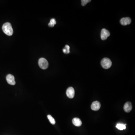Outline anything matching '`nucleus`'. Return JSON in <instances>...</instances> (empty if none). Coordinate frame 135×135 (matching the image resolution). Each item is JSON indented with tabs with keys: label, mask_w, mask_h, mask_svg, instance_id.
<instances>
[{
	"label": "nucleus",
	"mask_w": 135,
	"mask_h": 135,
	"mask_svg": "<svg viewBox=\"0 0 135 135\" xmlns=\"http://www.w3.org/2000/svg\"><path fill=\"white\" fill-rule=\"evenodd\" d=\"M2 30L4 33L8 36H11L13 33V30L11 24L10 23L7 22L3 24Z\"/></svg>",
	"instance_id": "nucleus-1"
},
{
	"label": "nucleus",
	"mask_w": 135,
	"mask_h": 135,
	"mask_svg": "<svg viewBox=\"0 0 135 135\" xmlns=\"http://www.w3.org/2000/svg\"><path fill=\"white\" fill-rule=\"evenodd\" d=\"M101 65L103 68L108 69L110 68L112 65V62L109 59L104 58L101 61Z\"/></svg>",
	"instance_id": "nucleus-2"
},
{
	"label": "nucleus",
	"mask_w": 135,
	"mask_h": 135,
	"mask_svg": "<svg viewBox=\"0 0 135 135\" xmlns=\"http://www.w3.org/2000/svg\"><path fill=\"white\" fill-rule=\"evenodd\" d=\"M39 66L43 70H46L49 66V63L47 60L44 58H41L39 59L38 61Z\"/></svg>",
	"instance_id": "nucleus-3"
},
{
	"label": "nucleus",
	"mask_w": 135,
	"mask_h": 135,
	"mask_svg": "<svg viewBox=\"0 0 135 135\" xmlns=\"http://www.w3.org/2000/svg\"><path fill=\"white\" fill-rule=\"evenodd\" d=\"M110 36V33L107 30L105 29H102L101 30V37L103 40H105L107 39V38Z\"/></svg>",
	"instance_id": "nucleus-4"
},
{
	"label": "nucleus",
	"mask_w": 135,
	"mask_h": 135,
	"mask_svg": "<svg viewBox=\"0 0 135 135\" xmlns=\"http://www.w3.org/2000/svg\"><path fill=\"white\" fill-rule=\"evenodd\" d=\"M6 80L8 84L11 85H14L16 84L15 78L12 74H8L6 77Z\"/></svg>",
	"instance_id": "nucleus-5"
},
{
	"label": "nucleus",
	"mask_w": 135,
	"mask_h": 135,
	"mask_svg": "<svg viewBox=\"0 0 135 135\" xmlns=\"http://www.w3.org/2000/svg\"><path fill=\"white\" fill-rule=\"evenodd\" d=\"M66 94L68 98H73L75 95V91L74 88L72 87L68 88L66 91Z\"/></svg>",
	"instance_id": "nucleus-6"
},
{
	"label": "nucleus",
	"mask_w": 135,
	"mask_h": 135,
	"mask_svg": "<svg viewBox=\"0 0 135 135\" xmlns=\"http://www.w3.org/2000/svg\"><path fill=\"white\" fill-rule=\"evenodd\" d=\"M101 104L99 101H95L93 102L91 106L92 110L94 111H98L101 107Z\"/></svg>",
	"instance_id": "nucleus-7"
},
{
	"label": "nucleus",
	"mask_w": 135,
	"mask_h": 135,
	"mask_svg": "<svg viewBox=\"0 0 135 135\" xmlns=\"http://www.w3.org/2000/svg\"><path fill=\"white\" fill-rule=\"evenodd\" d=\"M131 22V18L129 17L123 18L120 20V23L123 26H126L130 24Z\"/></svg>",
	"instance_id": "nucleus-8"
},
{
	"label": "nucleus",
	"mask_w": 135,
	"mask_h": 135,
	"mask_svg": "<svg viewBox=\"0 0 135 135\" xmlns=\"http://www.w3.org/2000/svg\"><path fill=\"white\" fill-rule=\"evenodd\" d=\"M124 111L126 113H129L132 109V105L130 102H127L125 104L123 107Z\"/></svg>",
	"instance_id": "nucleus-9"
},
{
	"label": "nucleus",
	"mask_w": 135,
	"mask_h": 135,
	"mask_svg": "<svg viewBox=\"0 0 135 135\" xmlns=\"http://www.w3.org/2000/svg\"><path fill=\"white\" fill-rule=\"evenodd\" d=\"M73 124L76 126H81L82 124V122L81 120L78 118H74L72 120Z\"/></svg>",
	"instance_id": "nucleus-10"
},
{
	"label": "nucleus",
	"mask_w": 135,
	"mask_h": 135,
	"mask_svg": "<svg viewBox=\"0 0 135 135\" xmlns=\"http://www.w3.org/2000/svg\"><path fill=\"white\" fill-rule=\"evenodd\" d=\"M126 124H123L122 123H118L116 126V127L119 130H123L126 129Z\"/></svg>",
	"instance_id": "nucleus-11"
},
{
	"label": "nucleus",
	"mask_w": 135,
	"mask_h": 135,
	"mask_svg": "<svg viewBox=\"0 0 135 135\" xmlns=\"http://www.w3.org/2000/svg\"><path fill=\"white\" fill-rule=\"evenodd\" d=\"M56 20L54 18H52L51 19L50 22L49 23V26L50 27H53L54 26V25L56 24Z\"/></svg>",
	"instance_id": "nucleus-12"
},
{
	"label": "nucleus",
	"mask_w": 135,
	"mask_h": 135,
	"mask_svg": "<svg viewBox=\"0 0 135 135\" xmlns=\"http://www.w3.org/2000/svg\"><path fill=\"white\" fill-rule=\"evenodd\" d=\"M47 118H48L51 124H53V125H54L55 124L56 122H55V120H54L53 118L52 117L51 115H48L47 116Z\"/></svg>",
	"instance_id": "nucleus-13"
},
{
	"label": "nucleus",
	"mask_w": 135,
	"mask_h": 135,
	"mask_svg": "<svg viewBox=\"0 0 135 135\" xmlns=\"http://www.w3.org/2000/svg\"><path fill=\"white\" fill-rule=\"evenodd\" d=\"M70 47L68 45H66L64 49L63 50V53L65 54H68L70 53Z\"/></svg>",
	"instance_id": "nucleus-14"
},
{
	"label": "nucleus",
	"mask_w": 135,
	"mask_h": 135,
	"mask_svg": "<svg viewBox=\"0 0 135 135\" xmlns=\"http://www.w3.org/2000/svg\"><path fill=\"white\" fill-rule=\"evenodd\" d=\"M91 1L90 0H82L81 1L82 2V5L83 6H84L89 2H90Z\"/></svg>",
	"instance_id": "nucleus-15"
}]
</instances>
